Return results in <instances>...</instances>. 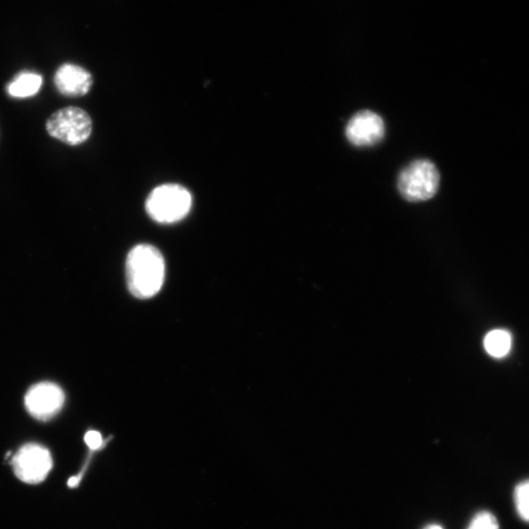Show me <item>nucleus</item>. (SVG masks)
I'll list each match as a JSON object with an SVG mask.
<instances>
[{
	"label": "nucleus",
	"instance_id": "nucleus-1",
	"mask_svg": "<svg viewBox=\"0 0 529 529\" xmlns=\"http://www.w3.org/2000/svg\"><path fill=\"white\" fill-rule=\"evenodd\" d=\"M125 271L131 294L147 299L160 292L165 279V261L156 247L140 245L131 250Z\"/></svg>",
	"mask_w": 529,
	"mask_h": 529
},
{
	"label": "nucleus",
	"instance_id": "nucleus-2",
	"mask_svg": "<svg viewBox=\"0 0 529 529\" xmlns=\"http://www.w3.org/2000/svg\"><path fill=\"white\" fill-rule=\"evenodd\" d=\"M192 205V195L185 187L169 184L156 187L149 195L145 209L149 217L155 222L173 224L186 217Z\"/></svg>",
	"mask_w": 529,
	"mask_h": 529
},
{
	"label": "nucleus",
	"instance_id": "nucleus-3",
	"mask_svg": "<svg viewBox=\"0 0 529 529\" xmlns=\"http://www.w3.org/2000/svg\"><path fill=\"white\" fill-rule=\"evenodd\" d=\"M440 174L434 164L426 159L413 161L398 178V190L410 203H423L438 192Z\"/></svg>",
	"mask_w": 529,
	"mask_h": 529
},
{
	"label": "nucleus",
	"instance_id": "nucleus-4",
	"mask_svg": "<svg viewBox=\"0 0 529 529\" xmlns=\"http://www.w3.org/2000/svg\"><path fill=\"white\" fill-rule=\"evenodd\" d=\"M50 136L68 145H80L93 132V121L87 113L75 106L59 109L46 122Z\"/></svg>",
	"mask_w": 529,
	"mask_h": 529
},
{
	"label": "nucleus",
	"instance_id": "nucleus-5",
	"mask_svg": "<svg viewBox=\"0 0 529 529\" xmlns=\"http://www.w3.org/2000/svg\"><path fill=\"white\" fill-rule=\"evenodd\" d=\"M20 481L29 484L43 483L53 469L50 452L42 445L30 444L23 446L12 461Z\"/></svg>",
	"mask_w": 529,
	"mask_h": 529
},
{
	"label": "nucleus",
	"instance_id": "nucleus-6",
	"mask_svg": "<svg viewBox=\"0 0 529 529\" xmlns=\"http://www.w3.org/2000/svg\"><path fill=\"white\" fill-rule=\"evenodd\" d=\"M65 394L53 383H41L32 386L25 397V406L36 420L53 419L65 405Z\"/></svg>",
	"mask_w": 529,
	"mask_h": 529
},
{
	"label": "nucleus",
	"instance_id": "nucleus-7",
	"mask_svg": "<svg viewBox=\"0 0 529 529\" xmlns=\"http://www.w3.org/2000/svg\"><path fill=\"white\" fill-rule=\"evenodd\" d=\"M345 135L348 142L356 147L374 146L384 140L385 125L376 113L363 110L348 121Z\"/></svg>",
	"mask_w": 529,
	"mask_h": 529
},
{
	"label": "nucleus",
	"instance_id": "nucleus-8",
	"mask_svg": "<svg viewBox=\"0 0 529 529\" xmlns=\"http://www.w3.org/2000/svg\"><path fill=\"white\" fill-rule=\"evenodd\" d=\"M58 92L67 97H82L91 91L93 75L81 66L63 65L55 78Z\"/></svg>",
	"mask_w": 529,
	"mask_h": 529
},
{
	"label": "nucleus",
	"instance_id": "nucleus-9",
	"mask_svg": "<svg viewBox=\"0 0 529 529\" xmlns=\"http://www.w3.org/2000/svg\"><path fill=\"white\" fill-rule=\"evenodd\" d=\"M43 85L42 75L34 72H21L7 85V94L12 97L26 98L35 95Z\"/></svg>",
	"mask_w": 529,
	"mask_h": 529
},
{
	"label": "nucleus",
	"instance_id": "nucleus-10",
	"mask_svg": "<svg viewBox=\"0 0 529 529\" xmlns=\"http://www.w3.org/2000/svg\"><path fill=\"white\" fill-rule=\"evenodd\" d=\"M484 347L488 354L493 357H505L512 348V336L506 331L494 330L485 336Z\"/></svg>",
	"mask_w": 529,
	"mask_h": 529
},
{
	"label": "nucleus",
	"instance_id": "nucleus-11",
	"mask_svg": "<svg viewBox=\"0 0 529 529\" xmlns=\"http://www.w3.org/2000/svg\"><path fill=\"white\" fill-rule=\"evenodd\" d=\"M514 498L519 515L524 522L529 523V481L515 487Z\"/></svg>",
	"mask_w": 529,
	"mask_h": 529
},
{
	"label": "nucleus",
	"instance_id": "nucleus-12",
	"mask_svg": "<svg viewBox=\"0 0 529 529\" xmlns=\"http://www.w3.org/2000/svg\"><path fill=\"white\" fill-rule=\"evenodd\" d=\"M467 529H499V524L494 514L481 512L474 515Z\"/></svg>",
	"mask_w": 529,
	"mask_h": 529
},
{
	"label": "nucleus",
	"instance_id": "nucleus-13",
	"mask_svg": "<svg viewBox=\"0 0 529 529\" xmlns=\"http://www.w3.org/2000/svg\"><path fill=\"white\" fill-rule=\"evenodd\" d=\"M85 441L86 445L93 451L98 450L104 445V439L102 434L95 431H90L86 433Z\"/></svg>",
	"mask_w": 529,
	"mask_h": 529
},
{
	"label": "nucleus",
	"instance_id": "nucleus-14",
	"mask_svg": "<svg viewBox=\"0 0 529 529\" xmlns=\"http://www.w3.org/2000/svg\"><path fill=\"white\" fill-rule=\"evenodd\" d=\"M81 478L82 476H73L70 478L69 482H68V486L69 487H77L80 484L81 482Z\"/></svg>",
	"mask_w": 529,
	"mask_h": 529
},
{
	"label": "nucleus",
	"instance_id": "nucleus-15",
	"mask_svg": "<svg viewBox=\"0 0 529 529\" xmlns=\"http://www.w3.org/2000/svg\"><path fill=\"white\" fill-rule=\"evenodd\" d=\"M424 529H444V528L438 524H431V525L424 527Z\"/></svg>",
	"mask_w": 529,
	"mask_h": 529
}]
</instances>
